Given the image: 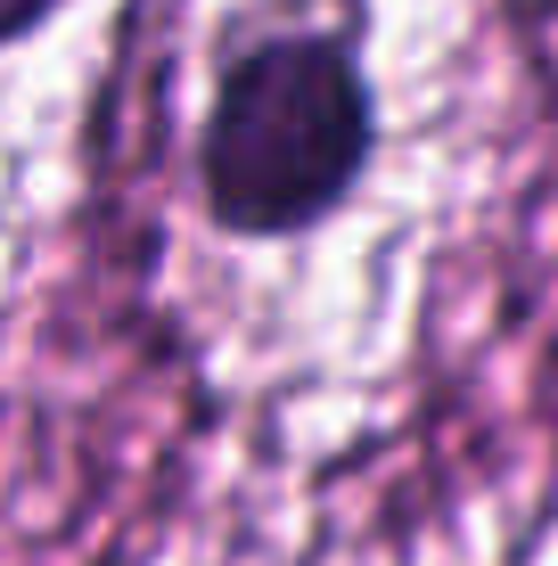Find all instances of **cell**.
I'll return each instance as SVG.
<instances>
[{
	"mask_svg": "<svg viewBox=\"0 0 558 566\" xmlns=\"http://www.w3.org/2000/svg\"><path fill=\"white\" fill-rule=\"evenodd\" d=\"M378 165V83L354 25H255L222 50L198 124V198L222 239L280 247L337 222Z\"/></svg>",
	"mask_w": 558,
	"mask_h": 566,
	"instance_id": "6da1fadb",
	"label": "cell"
},
{
	"mask_svg": "<svg viewBox=\"0 0 558 566\" xmlns=\"http://www.w3.org/2000/svg\"><path fill=\"white\" fill-rule=\"evenodd\" d=\"M57 9H66V0H0V50L33 42V33H42Z\"/></svg>",
	"mask_w": 558,
	"mask_h": 566,
	"instance_id": "7a4b0ae2",
	"label": "cell"
}]
</instances>
